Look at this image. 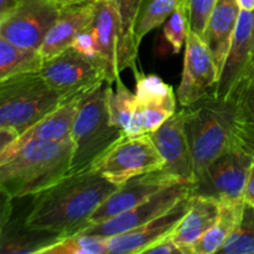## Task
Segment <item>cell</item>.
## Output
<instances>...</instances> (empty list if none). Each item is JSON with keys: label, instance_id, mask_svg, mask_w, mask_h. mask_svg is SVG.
<instances>
[{"label": "cell", "instance_id": "29", "mask_svg": "<svg viewBox=\"0 0 254 254\" xmlns=\"http://www.w3.org/2000/svg\"><path fill=\"white\" fill-rule=\"evenodd\" d=\"M188 4V0H151L140 14L136 29L138 42L140 44L146 34L165 24L175 10Z\"/></svg>", "mask_w": 254, "mask_h": 254}, {"label": "cell", "instance_id": "23", "mask_svg": "<svg viewBox=\"0 0 254 254\" xmlns=\"http://www.w3.org/2000/svg\"><path fill=\"white\" fill-rule=\"evenodd\" d=\"M246 201H228L221 203V212L211 230L192 247V254L218 253L223 243L235 231L242 218Z\"/></svg>", "mask_w": 254, "mask_h": 254}, {"label": "cell", "instance_id": "16", "mask_svg": "<svg viewBox=\"0 0 254 254\" xmlns=\"http://www.w3.org/2000/svg\"><path fill=\"white\" fill-rule=\"evenodd\" d=\"M191 195H186L175 203L170 210L154 220L121 235L108 238V254H144L156 242L171 235L188 212Z\"/></svg>", "mask_w": 254, "mask_h": 254}, {"label": "cell", "instance_id": "20", "mask_svg": "<svg viewBox=\"0 0 254 254\" xmlns=\"http://www.w3.org/2000/svg\"><path fill=\"white\" fill-rule=\"evenodd\" d=\"M240 12L237 0H217L203 34V41L212 55L220 74L232 44Z\"/></svg>", "mask_w": 254, "mask_h": 254}, {"label": "cell", "instance_id": "2", "mask_svg": "<svg viewBox=\"0 0 254 254\" xmlns=\"http://www.w3.org/2000/svg\"><path fill=\"white\" fill-rule=\"evenodd\" d=\"M72 153L71 136L60 141H26L0 156L1 192L22 198L46 190L68 174Z\"/></svg>", "mask_w": 254, "mask_h": 254}, {"label": "cell", "instance_id": "35", "mask_svg": "<svg viewBox=\"0 0 254 254\" xmlns=\"http://www.w3.org/2000/svg\"><path fill=\"white\" fill-rule=\"evenodd\" d=\"M245 201L247 203H251V205L254 206V158L250 170V176H248L247 188H246L245 192Z\"/></svg>", "mask_w": 254, "mask_h": 254}, {"label": "cell", "instance_id": "15", "mask_svg": "<svg viewBox=\"0 0 254 254\" xmlns=\"http://www.w3.org/2000/svg\"><path fill=\"white\" fill-rule=\"evenodd\" d=\"M96 11L91 24L96 45L97 62L104 71L107 83L114 84L121 79L119 68V41L121 17L114 0H94Z\"/></svg>", "mask_w": 254, "mask_h": 254}, {"label": "cell", "instance_id": "8", "mask_svg": "<svg viewBox=\"0 0 254 254\" xmlns=\"http://www.w3.org/2000/svg\"><path fill=\"white\" fill-rule=\"evenodd\" d=\"M39 72L45 81L61 94L64 102L83 98L107 83L102 67L73 47L45 60Z\"/></svg>", "mask_w": 254, "mask_h": 254}, {"label": "cell", "instance_id": "34", "mask_svg": "<svg viewBox=\"0 0 254 254\" xmlns=\"http://www.w3.org/2000/svg\"><path fill=\"white\" fill-rule=\"evenodd\" d=\"M17 138H19V134L15 133L14 130L0 127V153L9 148Z\"/></svg>", "mask_w": 254, "mask_h": 254}, {"label": "cell", "instance_id": "28", "mask_svg": "<svg viewBox=\"0 0 254 254\" xmlns=\"http://www.w3.org/2000/svg\"><path fill=\"white\" fill-rule=\"evenodd\" d=\"M218 253L254 254V206L246 202L242 218Z\"/></svg>", "mask_w": 254, "mask_h": 254}, {"label": "cell", "instance_id": "38", "mask_svg": "<svg viewBox=\"0 0 254 254\" xmlns=\"http://www.w3.org/2000/svg\"><path fill=\"white\" fill-rule=\"evenodd\" d=\"M240 4L241 10H247V11H254V0H237Z\"/></svg>", "mask_w": 254, "mask_h": 254}, {"label": "cell", "instance_id": "33", "mask_svg": "<svg viewBox=\"0 0 254 254\" xmlns=\"http://www.w3.org/2000/svg\"><path fill=\"white\" fill-rule=\"evenodd\" d=\"M145 253H159V254H184L183 250L176 245V242L174 241L173 236L169 235L166 237H164L163 240H160L159 242H156L155 245H153L151 247H149L145 251Z\"/></svg>", "mask_w": 254, "mask_h": 254}, {"label": "cell", "instance_id": "12", "mask_svg": "<svg viewBox=\"0 0 254 254\" xmlns=\"http://www.w3.org/2000/svg\"><path fill=\"white\" fill-rule=\"evenodd\" d=\"M190 193H192V184L178 183L159 191L148 200L129 208L126 212L101 223L87 226L78 233L111 238L113 236L128 232V231L134 230V228L154 220L158 216L163 215L164 212L170 210L178 201Z\"/></svg>", "mask_w": 254, "mask_h": 254}, {"label": "cell", "instance_id": "26", "mask_svg": "<svg viewBox=\"0 0 254 254\" xmlns=\"http://www.w3.org/2000/svg\"><path fill=\"white\" fill-rule=\"evenodd\" d=\"M107 89L112 122L128 135L135 113V93L129 91L122 79L116 82V89H113V84L109 83H107Z\"/></svg>", "mask_w": 254, "mask_h": 254}, {"label": "cell", "instance_id": "17", "mask_svg": "<svg viewBox=\"0 0 254 254\" xmlns=\"http://www.w3.org/2000/svg\"><path fill=\"white\" fill-rule=\"evenodd\" d=\"M253 25V11L241 10L232 44L213 93L220 98H233L240 84L247 78L252 52Z\"/></svg>", "mask_w": 254, "mask_h": 254}, {"label": "cell", "instance_id": "6", "mask_svg": "<svg viewBox=\"0 0 254 254\" xmlns=\"http://www.w3.org/2000/svg\"><path fill=\"white\" fill-rule=\"evenodd\" d=\"M253 155L233 145L216 158L192 183V195L206 196L218 202L245 200Z\"/></svg>", "mask_w": 254, "mask_h": 254}, {"label": "cell", "instance_id": "11", "mask_svg": "<svg viewBox=\"0 0 254 254\" xmlns=\"http://www.w3.org/2000/svg\"><path fill=\"white\" fill-rule=\"evenodd\" d=\"M218 79L220 72L210 50L202 37L190 31L185 44L183 77L176 92L179 103L189 107L203 97L213 94Z\"/></svg>", "mask_w": 254, "mask_h": 254}, {"label": "cell", "instance_id": "37", "mask_svg": "<svg viewBox=\"0 0 254 254\" xmlns=\"http://www.w3.org/2000/svg\"><path fill=\"white\" fill-rule=\"evenodd\" d=\"M254 16V11H253ZM254 77V25H253V39H252V52H251V61L250 66H248V72H247V78H252ZM246 78V79H247Z\"/></svg>", "mask_w": 254, "mask_h": 254}, {"label": "cell", "instance_id": "36", "mask_svg": "<svg viewBox=\"0 0 254 254\" xmlns=\"http://www.w3.org/2000/svg\"><path fill=\"white\" fill-rule=\"evenodd\" d=\"M20 0H0V15L11 10Z\"/></svg>", "mask_w": 254, "mask_h": 254}, {"label": "cell", "instance_id": "24", "mask_svg": "<svg viewBox=\"0 0 254 254\" xmlns=\"http://www.w3.org/2000/svg\"><path fill=\"white\" fill-rule=\"evenodd\" d=\"M233 98L236 143L254 156V77L240 84Z\"/></svg>", "mask_w": 254, "mask_h": 254}, {"label": "cell", "instance_id": "21", "mask_svg": "<svg viewBox=\"0 0 254 254\" xmlns=\"http://www.w3.org/2000/svg\"><path fill=\"white\" fill-rule=\"evenodd\" d=\"M83 98L71 99V101L60 106L57 109H55L54 112L47 114L41 121L34 124L26 131H24L21 135H19V138L9 148L0 153V156L6 155L10 151L19 148L20 145L30 140L60 141L68 139L71 136L72 127H73L77 111H78L79 104Z\"/></svg>", "mask_w": 254, "mask_h": 254}, {"label": "cell", "instance_id": "13", "mask_svg": "<svg viewBox=\"0 0 254 254\" xmlns=\"http://www.w3.org/2000/svg\"><path fill=\"white\" fill-rule=\"evenodd\" d=\"M150 136L165 161L164 170L183 183L192 184L195 181V166L185 131L184 109L175 112L150 133Z\"/></svg>", "mask_w": 254, "mask_h": 254}, {"label": "cell", "instance_id": "5", "mask_svg": "<svg viewBox=\"0 0 254 254\" xmlns=\"http://www.w3.org/2000/svg\"><path fill=\"white\" fill-rule=\"evenodd\" d=\"M64 103L40 72L10 77L0 81V127L21 135Z\"/></svg>", "mask_w": 254, "mask_h": 254}, {"label": "cell", "instance_id": "27", "mask_svg": "<svg viewBox=\"0 0 254 254\" xmlns=\"http://www.w3.org/2000/svg\"><path fill=\"white\" fill-rule=\"evenodd\" d=\"M39 254H108V238L74 233L59 238Z\"/></svg>", "mask_w": 254, "mask_h": 254}, {"label": "cell", "instance_id": "4", "mask_svg": "<svg viewBox=\"0 0 254 254\" xmlns=\"http://www.w3.org/2000/svg\"><path fill=\"white\" fill-rule=\"evenodd\" d=\"M124 136L126 133L112 122L108 89L104 83L87 94L79 104L71 131L73 153L68 174L91 168Z\"/></svg>", "mask_w": 254, "mask_h": 254}, {"label": "cell", "instance_id": "39", "mask_svg": "<svg viewBox=\"0 0 254 254\" xmlns=\"http://www.w3.org/2000/svg\"><path fill=\"white\" fill-rule=\"evenodd\" d=\"M49 1L55 2V4L59 5H73V4H79V2H86V1H92V0H49Z\"/></svg>", "mask_w": 254, "mask_h": 254}, {"label": "cell", "instance_id": "1", "mask_svg": "<svg viewBox=\"0 0 254 254\" xmlns=\"http://www.w3.org/2000/svg\"><path fill=\"white\" fill-rule=\"evenodd\" d=\"M118 188L93 168L67 174L32 196L24 227L56 238L78 233Z\"/></svg>", "mask_w": 254, "mask_h": 254}, {"label": "cell", "instance_id": "9", "mask_svg": "<svg viewBox=\"0 0 254 254\" xmlns=\"http://www.w3.org/2000/svg\"><path fill=\"white\" fill-rule=\"evenodd\" d=\"M62 9L49 0H20L0 15V36L19 47L40 50Z\"/></svg>", "mask_w": 254, "mask_h": 254}, {"label": "cell", "instance_id": "30", "mask_svg": "<svg viewBox=\"0 0 254 254\" xmlns=\"http://www.w3.org/2000/svg\"><path fill=\"white\" fill-rule=\"evenodd\" d=\"M59 238L42 232L27 230L26 235H2L1 254H22L36 253L52 245Z\"/></svg>", "mask_w": 254, "mask_h": 254}, {"label": "cell", "instance_id": "18", "mask_svg": "<svg viewBox=\"0 0 254 254\" xmlns=\"http://www.w3.org/2000/svg\"><path fill=\"white\" fill-rule=\"evenodd\" d=\"M96 11L94 0L66 5L40 47L44 60H49L72 47L77 35L92 24Z\"/></svg>", "mask_w": 254, "mask_h": 254}, {"label": "cell", "instance_id": "14", "mask_svg": "<svg viewBox=\"0 0 254 254\" xmlns=\"http://www.w3.org/2000/svg\"><path fill=\"white\" fill-rule=\"evenodd\" d=\"M178 183H183V181L176 179L164 169L129 179L102 203L101 207L94 212V215L89 220V225L101 223L109 218L116 217L128 211L129 208L148 200L159 191Z\"/></svg>", "mask_w": 254, "mask_h": 254}, {"label": "cell", "instance_id": "3", "mask_svg": "<svg viewBox=\"0 0 254 254\" xmlns=\"http://www.w3.org/2000/svg\"><path fill=\"white\" fill-rule=\"evenodd\" d=\"M183 109L196 179L216 158L237 144L235 98L225 99L210 94Z\"/></svg>", "mask_w": 254, "mask_h": 254}, {"label": "cell", "instance_id": "10", "mask_svg": "<svg viewBox=\"0 0 254 254\" xmlns=\"http://www.w3.org/2000/svg\"><path fill=\"white\" fill-rule=\"evenodd\" d=\"M135 113L127 136L150 134L176 112L178 97L170 84L155 74L135 77Z\"/></svg>", "mask_w": 254, "mask_h": 254}, {"label": "cell", "instance_id": "22", "mask_svg": "<svg viewBox=\"0 0 254 254\" xmlns=\"http://www.w3.org/2000/svg\"><path fill=\"white\" fill-rule=\"evenodd\" d=\"M118 5L121 17V41H119V68L131 69L134 76H139L136 60L140 44L138 42L136 29L144 0H114Z\"/></svg>", "mask_w": 254, "mask_h": 254}, {"label": "cell", "instance_id": "25", "mask_svg": "<svg viewBox=\"0 0 254 254\" xmlns=\"http://www.w3.org/2000/svg\"><path fill=\"white\" fill-rule=\"evenodd\" d=\"M45 60L39 50L24 49L0 36V81L39 72Z\"/></svg>", "mask_w": 254, "mask_h": 254}, {"label": "cell", "instance_id": "32", "mask_svg": "<svg viewBox=\"0 0 254 254\" xmlns=\"http://www.w3.org/2000/svg\"><path fill=\"white\" fill-rule=\"evenodd\" d=\"M217 0H188L190 31L203 39L208 19Z\"/></svg>", "mask_w": 254, "mask_h": 254}, {"label": "cell", "instance_id": "19", "mask_svg": "<svg viewBox=\"0 0 254 254\" xmlns=\"http://www.w3.org/2000/svg\"><path fill=\"white\" fill-rule=\"evenodd\" d=\"M221 202L211 197L191 195L190 207L171 233L184 254H192V247L203 237L217 221Z\"/></svg>", "mask_w": 254, "mask_h": 254}, {"label": "cell", "instance_id": "7", "mask_svg": "<svg viewBox=\"0 0 254 254\" xmlns=\"http://www.w3.org/2000/svg\"><path fill=\"white\" fill-rule=\"evenodd\" d=\"M165 165L150 134L124 136L114 144L91 168L107 180L121 186L129 179L160 170Z\"/></svg>", "mask_w": 254, "mask_h": 254}, {"label": "cell", "instance_id": "31", "mask_svg": "<svg viewBox=\"0 0 254 254\" xmlns=\"http://www.w3.org/2000/svg\"><path fill=\"white\" fill-rule=\"evenodd\" d=\"M189 34H190V22H189V6L186 4L175 10L164 25V35L173 47L174 54H179L181 49L185 47Z\"/></svg>", "mask_w": 254, "mask_h": 254}]
</instances>
